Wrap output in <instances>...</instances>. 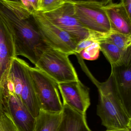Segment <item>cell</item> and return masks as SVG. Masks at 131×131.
Returning a JSON list of instances; mask_svg holds the SVG:
<instances>
[{
    "label": "cell",
    "instance_id": "cell-17",
    "mask_svg": "<svg viewBox=\"0 0 131 131\" xmlns=\"http://www.w3.org/2000/svg\"><path fill=\"white\" fill-rule=\"evenodd\" d=\"M109 41L122 50H128L131 47V35H127L111 31L104 37L102 41Z\"/></svg>",
    "mask_w": 131,
    "mask_h": 131
},
{
    "label": "cell",
    "instance_id": "cell-20",
    "mask_svg": "<svg viewBox=\"0 0 131 131\" xmlns=\"http://www.w3.org/2000/svg\"><path fill=\"white\" fill-rule=\"evenodd\" d=\"M64 2L59 0H38V11H48L56 8Z\"/></svg>",
    "mask_w": 131,
    "mask_h": 131
},
{
    "label": "cell",
    "instance_id": "cell-2",
    "mask_svg": "<svg viewBox=\"0 0 131 131\" xmlns=\"http://www.w3.org/2000/svg\"><path fill=\"white\" fill-rule=\"evenodd\" d=\"M94 81L99 94L97 115L101 120L102 124L107 130L131 129V116L116 93L111 75L104 82Z\"/></svg>",
    "mask_w": 131,
    "mask_h": 131
},
{
    "label": "cell",
    "instance_id": "cell-8",
    "mask_svg": "<svg viewBox=\"0 0 131 131\" xmlns=\"http://www.w3.org/2000/svg\"><path fill=\"white\" fill-rule=\"evenodd\" d=\"M32 15L40 34L48 45L69 55H76L77 44L68 34L51 23L40 11L34 12Z\"/></svg>",
    "mask_w": 131,
    "mask_h": 131
},
{
    "label": "cell",
    "instance_id": "cell-25",
    "mask_svg": "<svg viewBox=\"0 0 131 131\" xmlns=\"http://www.w3.org/2000/svg\"><path fill=\"white\" fill-rule=\"evenodd\" d=\"M105 131H131V129L128 128H120V129H114L107 130Z\"/></svg>",
    "mask_w": 131,
    "mask_h": 131
},
{
    "label": "cell",
    "instance_id": "cell-7",
    "mask_svg": "<svg viewBox=\"0 0 131 131\" xmlns=\"http://www.w3.org/2000/svg\"><path fill=\"white\" fill-rule=\"evenodd\" d=\"M74 14L80 23L92 32L107 34L112 31L103 5L90 2H71Z\"/></svg>",
    "mask_w": 131,
    "mask_h": 131
},
{
    "label": "cell",
    "instance_id": "cell-9",
    "mask_svg": "<svg viewBox=\"0 0 131 131\" xmlns=\"http://www.w3.org/2000/svg\"><path fill=\"white\" fill-rule=\"evenodd\" d=\"M4 111L11 117L19 131H34L36 118L13 92L4 86Z\"/></svg>",
    "mask_w": 131,
    "mask_h": 131
},
{
    "label": "cell",
    "instance_id": "cell-11",
    "mask_svg": "<svg viewBox=\"0 0 131 131\" xmlns=\"http://www.w3.org/2000/svg\"><path fill=\"white\" fill-rule=\"evenodd\" d=\"M111 68L110 75L115 91L131 116V61Z\"/></svg>",
    "mask_w": 131,
    "mask_h": 131
},
{
    "label": "cell",
    "instance_id": "cell-13",
    "mask_svg": "<svg viewBox=\"0 0 131 131\" xmlns=\"http://www.w3.org/2000/svg\"><path fill=\"white\" fill-rule=\"evenodd\" d=\"M103 7L110 21L112 31L131 35V19L120 3H112Z\"/></svg>",
    "mask_w": 131,
    "mask_h": 131
},
{
    "label": "cell",
    "instance_id": "cell-16",
    "mask_svg": "<svg viewBox=\"0 0 131 131\" xmlns=\"http://www.w3.org/2000/svg\"><path fill=\"white\" fill-rule=\"evenodd\" d=\"M61 117L62 112H50L40 110L36 118L34 131H57Z\"/></svg>",
    "mask_w": 131,
    "mask_h": 131
},
{
    "label": "cell",
    "instance_id": "cell-10",
    "mask_svg": "<svg viewBox=\"0 0 131 131\" xmlns=\"http://www.w3.org/2000/svg\"><path fill=\"white\" fill-rule=\"evenodd\" d=\"M63 100L65 104L80 114L86 115L90 105L89 89L80 80L58 84Z\"/></svg>",
    "mask_w": 131,
    "mask_h": 131
},
{
    "label": "cell",
    "instance_id": "cell-1",
    "mask_svg": "<svg viewBox=\"0 0 131 131\" xmlns=\"http://www.w3.org/2000/svg\"><path fill=\"white\" fill-rule=\"evenodd\" d=\"M0 18L13 35L16 56L28 59L35 65L46 43L35 21L32 13L21 2L0 0Z\"/></svg>",
    "mask_w": 131,
    "mask_h": 131
},
{
    "label": "cell",
    "instance_id": "cell-23",
    "mask_svg": "<svg viewBox=\"0 0 131 131\" xmlns=\"http://www.w3.org/2000/svg\"><path fill=\"white\" fill-rule=\"evenodd\" d=\"M65 1L70 2H96L100 4L103 6H105L112 3V0H64Z\"/></svg>",
    "mask_w": 131,
    "mask_h": 131
},
{
    "label": "cell",
    "instance_id": "cell-3",
    "mask_svg": "<svg viewBox=\"0 0 131 131\" xmlns=\"http://www.w3.org/2000/svg\"><path fill=\"white\" fill-rule=\"evenodd\" d=\"M29 64L17 57L13 58L4 86L23 103L36 118L40 105L30 73Z\"/></svg>",
    "mask_w": 131,
    "mask_h": 131
},
{
    "label": "cell",
    "instance_id": "cell-14",
    "mask_svg": "<svg viewBox=\"0 0 131 131\" xmlns=\"http://www.w3.org/2000/svg\"><path fill=\"white\" fill-rule=\"evenodd\" d=\"M62 117L57 131H92L88 127L86 115L63 104Z\"/></svg>",
    "mask_w": 131,
    "mask_h": 131
},
{
    "label": "cell",
    "instance_id": "cell-18",
    "mask_svg": "<svg viewBox=\"0 0 131 131\" xmlns=\"http://www.w3.org/2000/svg\"><path fill=\"white\" fill-rule=\"evenodd\" d=\"M100 47L99 42H96L82 50L79 54L82 59L95 60L99 57Z\"/></svg>",
    "mask_w": 131,
    "mask_h": 131
},
{
    "label": "cell",
    "instance_id": "cell-26",
    "mask_svg": "<svg viewBox=\"0 0 131 131\" xmlns=\"http://www.w3.org/2000/svg\"><path fill=\"white\" fill-rule=\"evenodd\" d=\"M8 1L14 2H21V0H5Z\"/></svg>",
    "mask_w": 131,
    "mask_h": 131
},
{
    "label": "cell",
    "instance_id": "cell-15",
    "mask_svg": "<svg viewBox=\"0 0 131 131\" xmlns=\"http://www.w3.org/2000/svg\"><path fill=\"white\" fill-rule=\"evenodd\" d=\"M100 51L110 64L111 66H117L131 61V47L125 50L114 44L106 41L99 42Z\"/></svg>",
    "mask_w": 131,
    "mask_h": 131
},
{
    "label": "cell",
    "instance_id": "cell-22",
    "mask_svg": "<svg viewBox=\"0 0 131 131\" xmlns=\"http://www.w3.org/2000/svg\"><path fill=\"white\" fill-rule=\"evenodd\" d=\"M120 4L128 16L131 19V0H121Z\"/></svg>",
    "mask_w": 131,
    "mask_h": 131
},
{
    "label": "cell",
    "instance_id": "cell-4",
    "mask_svg": "<svg viewBox=\"0 0 131 131\" xmlns=\"http://www.w3.org/2000/svg\"><path fill=\"white\" fill-rule=\"evenodd\" d=\"M69 55L50 46L41 51L35 65L57 84L79 80Z\"/></svg>",
    "mask_w": 131,
    "mask_h": 131
},
{
    "label": "cell",
    "instance_id": "cell-5",
    "mask_svg": "<svg viewBox=\"0 0 131 131\" xmlns=\"http://www.w3.org/2000/svg\"><path fill=\"white\" fill-rule=\"evenodd\" d=\"M30 73L41 110L50 112H61L63 103L58 84L36 67L31 66Z\"/></svg>",
    "mask_w": 131,
    "mask_h": 131
},
{
    "label": "cell",
    "instance_id": "cell-21",
    "mask_svg": "<svg viewBox=\"0 0 131 131\" xmlns=\"http://www.w3.org/2000/svg\"><path fill=\"white\" fill-rule=\"evenodd\" d=\"M22 4L32 13L38 10V0H21Z\"/></svg>",
    "mask_w": 131,
    "mask_h": 131
},
{
    "label": "cell",
    "instance_id": "cell-24",
    "mask_svg": "<svg viewBox=\"0 0 131 131\" xmlns=\"http://www.w3.org/2000/svg\"><path fill=\"white\" fill-rule=\"evenodd\" d=\"M4 85L3 82L0 81V114L4 112L3 105V97Z\"/></svg>",
    "mask_w": 131,
    "mask_h": 131
},
{
    "label": "cell",
    "instance_id": "cell-19",
    "mask_svg": "<svg viewBox=\"0 0 131 131\" xmlns=\"http://www.w3.org/2000/svg\"><path fill=\"white\" fill-rule=\"evenodd\" d=\"M0 131H19L11 117L4 111L0 114Z\"/></svg>",
    "mask_w": 131,
    "mask_h": 131
},
{
    "label": "cell",
    "instance_id": "cell-6",
    "mask_svg": "<svg viewBox=\"0 0 131 131\" xmlns=\"http://www.w3.org/2000/svg\"><path fill=\"white\" fill-rule=\"evenodd\" d=\"M41 12L51 23L68 34L77 44L93 32L83 26L75 17L71 2L64 1L56 8Z\"/></svg>",
    "mask_w": 131,
    "mask_h": 131
},
{
    "label": "cell",
    "instance_id": "cell-12",
    "mask_svg": "<svg viewBox=\"0 0 131 131\" xmlns=\"http://www.w3.org/2000/svg\"><path fill=\"white\" fill-rule=\"evenodd\" d=\"M17 57L13 35L0 18V81L6 83L13 58Z\"/></svg>",
    "mask_w": 131,
    "mask_h": 131
}]
</instances>
